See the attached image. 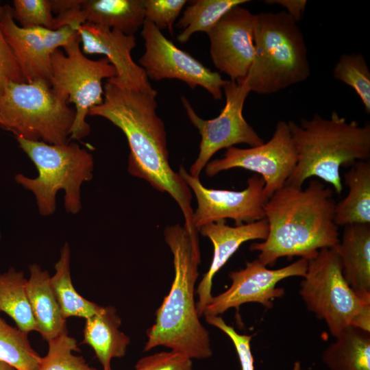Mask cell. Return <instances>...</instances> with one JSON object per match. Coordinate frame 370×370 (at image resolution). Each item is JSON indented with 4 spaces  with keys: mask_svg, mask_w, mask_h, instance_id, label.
Returning a JSON list of instances; mask_svg holds the SVG:
<instances>
[{
    "mask_svg": "<svg viewBox=\"0 0 370 370\" xmlns=\"http://www.w3.org/2000/svg\"><path fill=\"white\" fill-rule=\"evenodd\" d=\"M157 94L156 90H130L107 81L103 103L90 108L88 115L105 118L123 132L130 147L129 173L171 195L182 210L184 227L190 235L198 236L191 190L169 164L164 124L156 113Z\"/></svg>",
    "mask_w": 370,
    "mask_h": 370,
    "instance_id": "obj_1",
    "label": "cell"
},
{
    "mask_svg": "<svg viewBox=\"0 0 370 370\" xmlns=\"http://www.w3.org/2000/svg\"><path fill=\"white\" fill-rule=\"evenodd\" d=\"M335 206L333 191L318 180H310L305 189L284 184L264 206L267 238L249 249L260 251L264 265L273 266L282 257L308 260L321 249L334 247L340 241Z\"/></svg>",
    "mask_w": 370,
    "mask_h": 370,
    "instance_id": "obj_2",
    "label": "cell"
},
{
    "mask_svg": "<svg viewBox=\"0 0 370 370\" xmlns=\"http://www.w3.org/2000/svg\"><path fill=\"white\" fill-rule=\"evenodd\" d=\"M164 234L173 254L175 277L156 310L155 323L147 331L144 351L164 346L191 359L208 358L212 355L209 332L199 321L195 301L201 261L199 236L178 224L167 227Z\"/></svg>",
    "mask_w": 370,
    "mask_h": 370,
    "instance_id": "obj_3",
    "label": "cell"
},
{
    "mask_svg": "<svg viewBox=\"0 0 370 370\" xmlns=\"http://www.w3.org/2000/svg\"><path fill=\"white\" fill-rule=\"evenodd\" d=\"M297 153V162L285 185L302 188L309 177H317L341 194V167L370 158V124L360 125L332 112L330 119L315 114L288 123Z\"/></svg>",
    "mask_w": 370,
    "mask_h": 370,
    "instance_id": "obj_4",
    "label": "cell"
},
{
    "mask_svg": "<svg viewBox=\"0 0 370 370\" xmlns=\"http://www.w3.org/2000/svg\"><path fill=\"white\" fill-rule=\"evenodd\" d=\"M254 40V60L243 81L250 92L275 93L310 76L304 35L286 12L255 14Z\"/></svg>",
    "mask_w": 370,
    "mask_h": 370,
    "instance_id": "obj_5",
    "label": "cell"
},
{
    "mask_svg": "<svg viewBox=\"0 0 370 370\" xmlns=\"http://www.w3.org/2000/svg\"><path fill=\"white\" fill-rule=\"evenodd\" d=\"M18 147L27 154L38 171V176L22 173L14 181L32 192L39 214H53L56 209V195L64 190V206L67 213L76 214L82 209L81 187L93 177L92 155L75 143L53 145L16 137Z\"/></svg>",
    "mask_w": 370,
    "mask_h": 370,
    "instance_id": "obj_6",
    "label": "cell"
},
{
    "mask_svg": "<svg viewBox=\"0 0 370 370\" xmlns=\"http://www.w3.org/2000/svg\"><path fill=\"white\" fill-rule=\"evenodd\" d=\"M75 118V110L56 98L44 80L10 82L0 89V126L15 137L66 144Z\"/></svg>",
    "mask_w": 370,
    "mask_h": 370,
    "instance_id": "obj_7",
    "label": "cell"
},
{
    "mask_svg": "<svg viewBox=\"0 0 370 370\" xmlns=\"http://www.w3.org/2000/svg\"><path fill=\"white\" fill-rule=\"evenodd\" d=\"M299 295L334 337L349 325L370 332V298L358 295L347 283L334 247L321 249L308 260Z\"/></svg>",
    "mask_w": 370,
    "mask_h": 370,
    "instance_id": "obj_8",
    "label": "cell"
},
{
    "mask_svg": "<svg viewBox=\"0 0 370 370\" xmlns=\"http://www.w3.org/2000/svg\"><path fill=\"white\" fill-rule=\"evenodd\" d=\"M79 36L51 55V88L59 100L75 105V118L69 139L79 140L90 132L86 121L90 108L103 101L102 79L114 77L116 71L106 58L92 60L79 47Z\"/></svg>",
    "mask_w": 370,
    "mask_h": 370,
    "instance_id": "obj_9",
    "label": "cell"
},
{
    "mask_svg": "<svg viewBox=\"0 0 370 370\" xmlns=\"http://www.w3.org/2000/svg\"><path fill=\"white\" fill-rule=\"evenodd\" d=\"M223 90L225 104L219 116L212 119L199 117L188 100L181 97L190 121L201 136L199 155L190 167V174L195 177L199 178L202 169L220 149L240 143L254 147L264 143L243 114L245 99L251 92L245 82L227 80Z\"/></svg>",
    "mask_w": 370,
    "mask_h": 370,
    "instance_id": "obj_10",
    "label": "cell"
},
{
    "mask_svg": "<svg viewBox=\"0 0 370 370\" xmlns=\"http://www.w3.org/2000/svg\"><path fill=\"white\" fill-rule=\"evenodd\" d=\"M297 162V149L288 123L280 121L268 142L247 149L229 147L222 158L210 161L205 171L209 177L234 168L254 171L264 180L263 195L267 201L285 184Z\"/></svg>",
    "mask_w": 370,
    "mask_h": 370,
    "instance_id": "obj_11",
    "label": "cell"
},
{
    "mask_svg": "<svg viewBox=\"0 0 370 370\" xmlns=\"http://www.w3.org/2000/svg\"><path fill=\"white\" fill-rule=\"evenodd\" d=\"M141 36L145 50L138 62L148 78L155 81L178 79L191 89L197 86L204 88L216 100L222 99L223 88L227 80L219 73L211 71L179 49L147 19L142 26Z\"/></svg>",
    "mask_w": 370,
    "mask_h": 370,
    "instance_id": "obj_12",
    "label": "cell"
},
{
    "mask_svg": "<svg viewBox=\"0 0 370 370\" xmlns=\"http://www.w3.org/2000/svg\"><path fill=\"white\" fill-rule=\"evenodd\" d=\"M178 173L195 195L197 208L193 213V224L197 231L206 224L226 219H232L236 225H240L264 218L267 200L263 195L264 180L260 175L250 177L247 188L234 191L208 188L182 165Z\"/></svg>",
    "mask_w": 370,
    "mask_h": 370,
    "instance_id": "obj_13",
    "label": "cell"
},
{
    "mask_svg": "<svg viewBox=\"0 0 370 370\" xmlns=\"http://www.w3.org/2000/svg\"><path fill=\"white\" fill-rule=\"evenodd\" d=\"M0 27L26 82L41 79L50 86L52 53L79 36L70 26L57 29L21 27L15 23L12 8L8 4L3 5Z\"/></svg>",
    "mask_w": 370,
    "mask_h": 370,
    "instance_id": "obj_14",
    "label": "cell"
},
{
    "mask_svg": "<svg viewBox=\"0 0 370 370\" xmlns=\"http://www.w3.org/2000/svg\"><path fill=\"white\" fill-rule=\"evenodd\" d=\"M308 260L300 258L295 262L278 269H269L258 259L247 262L244 269L231 271V286L225 292L212 297L206 306L204 316H218L231 308L249 302L273 306V300L284 295L282 288L276 287L284 279L293 276L304 278Z\"/></svg>",
    "mask_w": 370,
    "mask_h": 370,
    "instance_id": "obj_15",
    "label": "cell"
},
{
    "mask_svg": "<svg viewBox=\"0 0 370 370\" xmlns=\"http://www.w3.org/2000/svg\"><path fill=\"white\" fill-rule=\"evenodd\" d=\"M254 18L249 10L236 6L207 34L213 64L231 81L243 82L251 66L255 54Z\"/></svg>",
    "mask_w": 370,
    "mask_h": 370,
    "instance_id": "obj_16",
    "label": "cell"
},
{
    "mask_svg": "<svg viewBox=\"0 0 370 370\" xmlns=\"http://www.w3.org/2000/svg\"><path fill=\"white\" fill-rule=\"evenodd\" d=\"M53 29L70 26L76 30L84 23L117 29L129 36L145 20L144 0H51Z\"/></svg>",
    "mask_w": 370,
    "mask_h": 370,
    "instance_id": "obj_17",
    "label": "cell"
},
{
    "mask_svg": "<svg viewBox=\"0 0 370 370\" xmlns=\"http://www.w3.org/2000/svg\"><path fill=\"white\" fill-rule=\"evenodd\" d=\"M76 30L84 53L104 55L114 67L116 75L108 79L109 82L130 90H156L144 69L132 59L131 53L136 45L134 36L92 23L82 24Z\"/></svg>",
    "mask_w": 370,
    "mask_h": 370,
    "instance_id": "obj_18",
    "label": "cell"
},
{
    "mask_svg": "<svg viewBox=\"0 0 370 370\" xmlns=\"http://www.w3.org/2000/svg\"><path fill=\"white\" fill-rule=\"evenodd\" d=\"M268 232L269 225L265 218L234 227L227 225L225 220H220L206 224L198 230L203 236L210 239L214 247L209 269L204 274L196 291L198 295L196 308L199 317L203 316L212 297L211 291L215 274L243 243L256 239L264 241Z\"/></svg>",
    "mask_w": 370,
    "mask_h": 370,
    "instance_id": "obj_19",
    "label": "cell"
},
{
    "mask_svg": "<svg viewBox=\"0 0 370 370\" xmlns=\"http://www.w3.org/2000/svg\"><path fill=\"white\" fill-rule=\"evenodd\" d=\"M334 248L347 283L358 295L370 298V223L345 225Z\"/></svg>",
    "mask_w": 370,
    "mask_h": 370,
    "instance_id": "obj_20",
    "label": "cell"
},
{
    "mask_svg": "<svg viewBox=\"0 0 370 370\" xmlns=\"http://www.w3.org/2000/svg\"><path fill=\"white\" fill-rule=\"evenodd\" d=\"M27 297L36 324V331L43 340H51L67 330L66 319L62 314L51 285L48 271L36 263L29 266Z\"/></svg>",
    "mask_w": 370,
    "mask_h": 370,
    "instance_id": "obj_21",
    "label": "cell"
},
{
    "mask_svg": "<svg viewBox=\"0 0 370 370\" xmlns=\"http://www.w3.org/2000/svg\"><path fill=\"white\" fill-rule=\"evenodd\" d=\"M121 319L114 306H101L86 319L82 343L90 346L103 367L109 370L112 358L123 357L130 338L119 330Z\"/></svg>",
    "mask_w": 370,
    "mask_h": 370,
    "instance_id": "obj_22",
    "label": "cell"
},
{
    "mask_svg": "<svg viewBox=\"0 0 370 370\" xmlns=\"http://www.w3.org/2000/svg\"><path fill=\"white\" fill-rule=\"evenodd\" d=\"M350 167L343 175L348 194L335 206L338 226L370 223V162L358 161Z\"/></svg>",
    "mask_w": 370,
    "mask_h": 370,
    "instance_id": "obj_23",
    "label": "cell"
},
{
    "mask_svg": "<svg viewBox=\"0 0 370 370\" xmlns=\"http://www.w3.org/2000/svg\"><path fill=\"white\" fill-rule=\"evenodd\" d=\"M321 358L330 370H370V332L346 327Z\"/></svg>",
    "mask_w": 370,
    "mask_h": 370,
    "instance_id": "obj_24",
    "label": "cell"
},
{
    "mask_svg": "<svg viewBox=\"0 0 370 370\" xmlns=\"http://www.w3.org/2000/svg\"><path fill=\"white\" fill-rule=\"evenodd\" d=\"M71 249L65 242L60 249L59 260L55 264V273L51 277V285L63 317H75L85 319L95 314L101 306L79 294L72 283L71 276Z\"/></svg>",
    "mask_w": 370,
    "mask_h": 370,
    "instance_id": "obj_25",
    "label": "cell"
},
{
    "mask_svg": "<svg viewBox=\"0 0 370 370\" xmlns=\"http://www.w3.org/2000/svg\"><path fill=\"white\" fill-rule=\"evenodd\" d=\"M27 279L23 271L10 267L0 274V311L11 317L21 331H36V324L27 297Z\"/></svg>",
    "mask_w": 370,
    "mask_h": 370,
    "instance_id": "obj_26",
    "label": "cell"
},
{
    "mask_svg": "<svg viewBox=\"0 0 370 370\" xmlns=\"http://www.w3.org/2000/svg\"><path fill=\"white\" fill-rule=\"evenodd\" d=\"M248 0H197L188 5L177 26L182 28L177 39L186 42L199 32L206 34L228 11L236 6L249 2Z\"/></svg>",
    "mask_w": 370,
    "mask_h": 370,
    "instance_id": "obj_27",
    "label": "cell"
},
{
    "mask_svg": "<svg viewBox=\"0 0 370 370\" xmlns=\"http://www.w3.org/2000/svg\"><path fill=\"white\" fill-rule=\"evenodd\" d=\"M41 358L32 347L27 334L0 317V360L17 370H38Z\"/></svg>",
    "mask_w": 370,
    "mask_h": 370,
    "instance_id": "obj_28",
    "label": "cell"
},
{
    "mask_svg": "<svg viewBox=\"0 0 370 370\" xmlns=\"http://www.w3.org/2000/svg\"><path fill=\"white\" fill-rule=\"evenodd\" d=\"M333 77L352 87L370 113V71L361 53H344L333 69Z\"/></svg>",
    "mask_w": 370,
    "mask_h": 370,
    "instance_id": "obj_29",
    "label": "cell"
},
{
    "mask_svg": "<svg viewBox=\"0 0 370 370\" xmlns=\"http://www.w3.org/2000/svg\"><path fill=\"white\" fill-rule=\"evenodd\" d=\"M47 343L48 352L41 358L38 370H97L83 356L73 354L79 349L76 339L69 335L68 330Z\"/></svg>",
    "mask_w": 370,
    "mask_h": 370,
    "instance_id": "obj_30",
    "label": "cell"
},
{
    "mask_svg": "<svg viewBox=\"0 0 370 370\" xmlns=\"http://www.w3.org/2000/svg\"><path fill=\"white\" fill-rule=\"evenodd\" d=\"M51 0H14L12 15L24 28L42 27L53 29Z\"/></svg>",
    "mask_w": 370,
    "mask_h": 370,
    "instance_id": "obj_31",
    "label": "cell"
},
{
    "mask_svg": "<svg viewBox=\"0 0 370 370\" xmlns=\"http://www.w3.org/2000/svg\"><path fill=\"white\" fill-rule=\"evenodd\" d=\"M186 0H144L145 19L151 22L160 31H173L174 21L186 3Z\"/></svg>",
    "mask_w": 370,
    "mask_h": 370,
    "instance_id": "obj_32",
    "label": "cell"
},
{
    "mask_svg": "<svg viewBox=\"0 0 370 370\" xmlns=\"http://www.w3.org/2000/svg\"><path fill=\"white\" fill-rule=\"evenodd\" d=\"M208 323L224 332L232 341L238 355L241 370H254V360L251 350L252 335L241 334L219 316H205Z\"/></svg>",
    "mask_w": 370,
    "mask_h": 370,
    "instance_id": "obj_33",
    "label": "cell"
},
{
    "mask_svg": "<svg viewBox=\"0 0 370 370\" xmlns=\"http://www.w3.org/2000/svg\"><path fill=\"white\" fill-rule=\"evenodd\" d=\"M136 370H194L192 359L173 350L162 352L141 358Z\"/></svg>",
    "mask_w": 370,
    "mask_h": 370,
    "instance_id": "obj_34",
    "label": "cell"
},
{
    "mask_svg": "<svg viewBox=\"0 0 370 370\" xmlns=\"http://www.w3.org/2000/svg\"><path fill=\"white\" fill-rule=\"evenodd\" d=\"M3 5L0 4V16ZM26 82L0 27V89L8 82Z\"/></svg>",
    "mask_w": 370,
    "mask_h": 370,
    "instance_id": "obj_35",
    "label": "cell"
},
{
    "mask_svg": "<svg viewBox=\"0 0 370 370\" xmlns=\"http://www.w3.org/2000/svg\"><path fill=\"white\" fill-rule=\"evenodd\" d=\"M268 4H278L286 8V12L296 23L302 17L307 1L306 0H268Z\"/></svg>",
    "mask_w": 370,
    "mask_h": 370,
    "instance_id": "obj_36",
    "label": "cell"
},
{
    "mask_svg": "<svg viewBox=\"0 0 370 370\" xmlns=\"http://www.w3.org/2000/svg\"><path fill=\"white\" fill-rule=\"evenodd\" d=\"M0 370H17L12 365L0 360Z\"/></svg>",
    "mask_w": 370,
    "mask_h": 370,
    "instance_id": "obj_37",
    "label": "cell"
},
{
    "mask_svg": "<svg viewBox=\"0 0 370 370\" xmlns=\"http://www.w3.org/2000/svg\"><path fill=\"white\" fill-rule=\"evenodd\" d=\"M1 230H0V240H1Z\"/></svg>",
    "mask_w": 370,
    "mask_h": 370,
    "instance_id": "obj_38",
    "label": "cell"
},
{
    "mask_svg": "<svg viewBox=\"0 0 370 370\" xmlns=\"http://www.w3.org/2000/svg\"><path fill=\"white\" fill-rule=\"evenodd\" d=\"M109 370H111V369H109Z\"/></svg>",
    "mask_w": 370,
    "mask_h": 370,
    "instance_id": "obj_39",
    "label": "cell"
}]
</instances>
